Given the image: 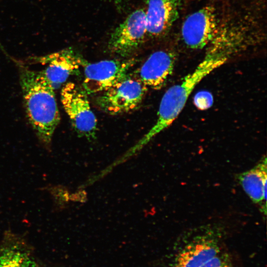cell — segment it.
Wrapping results in <instances>:
<instances>
[{
    "label": "cell",
    "mask_w": 267,
    "mask_h": 267,
    "mask_svg": "<svg viewBox=\"0 0 267 267\" xmlns=\"http://www.w3.org/2000/svg\"><path fill=\"white\" fill-rule=\"evenodd\" d=\"M147 90L138 78L131 76L118 82L97 98L98 106L106 113L117 115L136 109Z\"/></svg>",
    "instance_id": "5b68a950"
},
{
    "label": "cell",
    "mask_w": 267,
    "mask_h": 267,
    "mask_svg": "<svg viewBox=\"0 0 267 267\" xmlns=\"http://www.w3.org/2000/svg\"><path fill=\"white\" fill-rule=\"evenodd\" d=\"M0 267H36L30 256L17 244L5 247L0 255Z\"/></svg>",
    "instance_id": "4fadbf2b"
},
{
    "label": "cell",
    "mask_w": 267,
    "mask_h": 267,
    "mask_svg": "<svg viewBox=\"0 0 267 267\" xmlns=\"http://www.w3.org/2000/svg\"><path fill=\"white\" fill-rule=\"evenodd\" d=\"M87 95L78 85L68 82L61 89V101L78 135L92 141L96 138L97 121Z\"/></svg>",
    "instance_id": "3957f363"
},
{
    "label": "cell",
    "mask_w": 267,
    "mask_h": 267,
    "mask_svg": "<svg viewBox=\"0 0 267 267\" xmlns=\"http://www.w3.org/2000/svg\"><path fill=\"white\" fill-rule=\"evenodd\" d=\"M20 83L28 120L38 138L48 150L60 117L54 89L41 71L22 67Z\"/></svg>",
    "instance_id": "6da1fadb"
},
{
    "label": "cell",
    "mask_w": 267,
    "mask_h": 267,
    "mask_svg": "<svg viewBox=\"0 0 267 267\" xmlns=\"http://www.w3.org/2000/svg\"><path fill=\"white\" fill-rule=\"evenodd\" d=\"M221 251L219 238L213 233L198 235L178 252L172 267H201Z\"/></svg>",
    "instance_id": "30bf717a"
},
{
    "label": "cell",
    "mask_w": 267,
    "mask_h": 267,
    "mask_svg": "<svg viewBox=\"0 0 267 267\" xmlns=\"http://www.w3.org/2000/svg\"><path fill=\"white\" fill-rule=\"evenodd\" d=\"M147 35L145 10L138 8L130 13L111 34L108 48L122 57L132 54Z\"/></svg>",
    "instance_id": "8992f818"
},
{
    "label": "cell",
    "mask_w": 267,
    "mask_h": 267,
    "mask_svg": "<svg viewBox=\"0 0 267 267\" xmlns=\"http://www.w3.org/2000/svg\"><path fill=\"white\" fill-rule=\"evenodd\" d=\"M184 0H146L147 35L161 38L178 19Z\"/></svg>",
    "instance_id": "9c48e42d"
},
{
    "label": "cell",
    "mask_w": 267,
    "mask_h": 267,
    "mask_svg": "<svg viewBox=\"0 0 267 267\" xmlns=\"http://www.w3.org/2000/svg\"><path fill=\"white\" fill-rule=\"evenodd\" d=\"M46 190L51 195L53 199L54 204L58 207L60 205L67 201V195L66 191L62 187L58 186H47Z\"/></svg>",
    "instance_id": "9a60e30c"
},
{
    "label": "cell",
    "mask_w": 267,
    "mask_h": 267,
    "mask_svg": "<svg viewBox=\"0 0 267 267\" xmlns=\"http://www.w3.org/2000/svg\"><path fill=\"white\" fill-rule=\"evenodd\" d=\"M136 62L135 59L105 60L89 63L84 67L83 89L88 94L105 91L131 76Z\"/></svg>",
    "instance_id": "277c9868"
},
{
    "label": "cell",
    "mask_w": 267,
    "mask_h": 267,
    "mask_svg": "<svg viewBox=\"0 0 267 267\" xmlns=\"http://www.w3.org/2000/svg\"><path fill=\"white\" fill-rule=\"evenodd\" d=\"M176 54L168 50L152 53L138 71V79L147 87L160 89L173 72Z\"/></svg>",
    "instance_id": "8fae6325"
},
{
    "label": "cell",
    "mask_w": 267,
    "mask_h": 267,
    "mask_svg": "<svg viewBox=\"0 0 267 267\" xmlns=\"http://www.w3.org/2000/svg\"><path fill=\"white\" fill-rule=\"evenodd\" d=\"M238 181L245 193L261 211L267 213V162L265 156L252 169L238 175Z\"/></svg>",
    "instance_id": "7c38bea8"
},
{
    "label": "cell",
    "mask_w": 267,
    "mask_h": 267,
    "mask_svg": "<svg viewBox=\"0 0 267 267\" xmlns=\"http://www.w3.org/2000/svg\"><path fill=\"white\" fill-rule=\"evenodd\" d=\"M219 24L216 8L211 5L204 6L183 21L181 28L182 41L189 48H202L214 39Z\"/></svg>",
    "instance_id": "52a82bcc"
},
{
    "label": "cell",
    "mask_w": 267,
    "mask_h": 267,
    "mask_svg": "<svg viewBox=\"0 0 267 267\" xmlns=\"http://www.w3.org/2000/svg\"><path fill=\"white\" fill-rule=\"evenodd\" d=\"M35 59L37 63L46 65L41 72L54 90L64 84L70 76L77 74L86 62L71 47Z\"/></svg>",
    "instance_id": "ba28073f"
},
{
    "label": "cell",
    "mask_w": 267,
    "mask_h": 267,
    "mask_svg": "<svg viewBox=\"0 0 267 267\" xmlns=\"http://www.w3.org/2000/svg\"><path fill=\"white\" fill-rule=\"evenodd\" d=\"M201 267H233L229 253L221 251Z\"/></svg>",
    "instance_id": "5bb4252c"
},
{
    "label": "cell",
    "mask_w": 267,
    "mask_h": 267,
    "mask_svg": "<svg viewBox=\"0 0 267 267\" xmlns=\"http://www.w3.org/2000/svg\"><path fill=\"white\" fill-rule=\"evenodd\" d=\"M194 102L199 109H206L210 107L212 104V95L207 91L199 92L195 96Z\"/></svg>",
    "instance_id": "2e32d148"
},
{
    "label": "cell",
    "mask_w": 267,
    "mask_h": 267,
    "mask_svg": "<svg viewBox=\"0 0 267 267\" xmlns=\"http://www.w3.org/2000/svg\"><path fill=\"white\" fill-rule=\"evenodd\" d=\"M227 60L220 54L209 51L204 59L179 84L170 87L162 98L155 124L127 152L131 157L140 151L153 137L169 127L179 115L196 86L206 76Z\"/></svg>",
    "instance_id": "7a4b0ae2"
}]
</instances>
